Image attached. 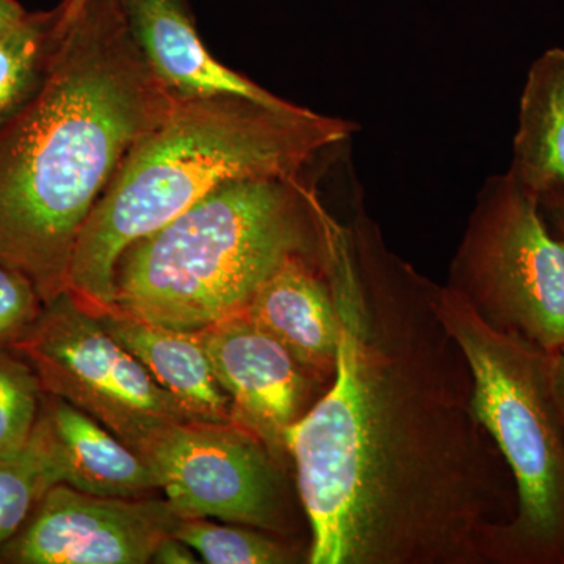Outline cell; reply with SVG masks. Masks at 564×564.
Here are the masks:
<instances>
[{"label":"cell","instance_id":"cell-15","mask_svg":"<svg viewBox=\"0 0 564 564\" xmlns=\"http://www.w3.org/2000/svg\"><path fill=\"white\" fill-rule=\"evenodd\" d=\"M508 173L538 196L564 188L563 47L543 52L530 66Z\"/></svg>","mask_w":564,"mask_h":564},{"label":"cell","instance_id":"cell-13","mask_svg":"<svg viewBox=\"0 0 564 564\" xmlns=\"http://www.w3.org/2000/svg\"><path fill=\"white\" fill-rule=\"evenodd\" d=\"M43 413L54 434L63 484L104 497H152L159 491L150 463L79 408L44 393Z\"/></svg>","mask_w":564,"mask_h":564},{"label":"cell","instance_id":"cell-22","mask_svg":"<svg viewBox=\"0 0 564 564\" xmlns=\"http://www.w3.org/2000/svg\"><path fill=\"white\" fill-rule=\"evenodd\" d=\"M540 207L549 228L564 240V188H555L540 196Z\"/></svg>","mask_w":564,"mask_h":564},{"label":"cell","instance_id":"cell-14","mask_svg":"<svg viewBox=\"0 0 564 564\" xmlns=\"http://www.w3.org/2000/svg\"><path fill=\"white\" fill-rule=\"evenodd\" d=\"M98 317L193 419L232 422L231 399L215 378L198 332H177L115 311Z\"/></svg>","mask_w":564,"mask_h":564},{"label":"cell","instance_id":"cell-4","mask_svg":"<svg viewBox=\"0 0 564 564\" xmlns=\"http://www.w3.org/2000/svg\"><path fill=\"white\" fill-rule=\"evenodd\" d=\"M332 218L304 176L229 182L126 248L113 311L199 332L242 313L289 259L325 254Z\"/></svg>","mask_w":564,"mask_h":564},{"label":"cell","instance_id":"cell-5","mask_svg":"<svg viewBox=\"0 0 564 564\" xmlns=\"http://www.w3.org/2000/svg\"><path fill=\"white\" fill-rule=\"evenodd\" d=\"M433 306L462 348L474 411L510 467L513 521L497 533L492 564H564V421L552 384V352L486 325L445 285Z\"/></svg>","mask_w":564,"mask_h":564},{"label":"cell","instance_id":"cell-7","mask_svg":"<svg viewBox=\"0 0 564 564\" xmlns=\"http://www.w3.org/2000/svg\"><path fill=\"white\" fill-rule=\"evenodd\" d=\"M31 364L44 393L91 415L133 451L192 415L68 292L7 345Z\"/></svg>","mask_w":564,"mask_h":564},{"label":"cell","instance_id":"cell-19","mask_svg":"<svg viewBox=\"0 0 564 564\" xmlns=\"http://www.w3.org/2000/svg\"><path fill=\"white\" fill-rule=\"evenodd\" d=\"M44 391L31 364L0 350V458L20 452L32 437Z\"/></svg>","mask_w":564,"mask_h":564},{"label":"cell","instance_id":"cell-6","mask_svg":"<svg viewBox=\"0 0 564 564\" xmlns=\"http://www.w3.org/2000/svg\"><path fill=\"white\" fill-rule=\"evenodd\" d=\"M445 288L497 332L547 352L564 345V240L508 172L478 192Z\"/></svg>","mask_w":564,"mask_h":564},{"label":"cell","instance_id":"cell-24","mask_svg":"<svg viewBox=\"0 0 564 564\" xmlns=\"http://www.w3.org/2000/svg\"><path fill=\"white\" fill-rule=\"evenodd\" d=\"M28 14L17 0H0V33L20 24Z\"/></svg>","mask_w":564,"mask_h":564},{"label":"cell","instance_id":"cell-20","mask_svg":"<svg viewBox=\"0 0 564 564\" xmlns=\"http://www.w3.org/2000/svg\"><path fill=\"white\" fill-rule=\"evenodd\" d=\"M44 304L24 274L0 265V345H9L39 318Z\"/></svg>","mask_w":564,"mask_h":564},{"label":"cell","instance_id":"cell-17","mask_svg":"<svg viewBox=\"0 0 564 564\" xmlns=\"http://www.w3.org/2000/svg\"><path fill=\"white\" fill-rule=\"evenodd\" d=\"M55 13L28 14L0 33V124L31 99L43 77L52 46Z\"/></svg>","mask_w":564,"mask_h":564},{"label":"cell","instance_id":"cell-18","mask_svg":"<svg viewBox=\"0 0 564 564\" xmlns=\"http://www.w3.org/2000/svg\"><path fill=\"white\" fill-rule=\"evenodd\" d=\"M173 536L191 545L203 563L288 564L299 562L295 549L251 527L215 524L209 519H180Z\"/></svg>","mask_w":564,"mask_h":564},{"label":"cell","instance_id":"cell-8","mask_svg":"<svg viewBox=\"0 0 564 564\" xmlns=\"http://www.w3.org/2000/svg\"><path fill=\"white\" fill-rule=\"evenodd\" d=\"M181 519H220L288 536L285 459L236 422L181 421L141 451Z\"/></svg>","mask_w":564,"mask_h":564},{"label":"cell","instance_id":"cell-11","mask_svg":"<svg viewBox=\"0 0 564 564\" xmlns=\"http://www.w3.org/2000/svg\"><path fill=\"white\" fill-rule=\"evenodd\" d=\"M121 6L144 61L174 98L240 96L269 106L288 102L206 50L187 0H121Z\"/></svg>","mask_w":564,"mask_h":564},{"label":"cell","instance_id":"cell-9","mask_svg":"<svg viewBox=\"0 0 564 564\" xmlns=\"http://www.w3.org/2000/svg\"><path fill=\"white\" fill-rule=\"evenodd\" d=\"M180 519L158 497H104L55 485L0 547V563H150Z\"/></svg>","mask_w":564,"mask_h":564},{"label":"cell","instance_id":"cell-1","mask_svg":"<svg viewBox=\"0 0 564 564\" xmlns=\"http://www.w3.org/2000/svg\"><path fill=\"white\" fill-rule=\"evenodd\" d=\"M336 369L285 432L311 564H492L510 467L474 411L469 362L432 281L364 218L329 228Z\"/></svg>","mask_w":564,"mask_h":564},{"label":"cell","instance_id":"cell-21","mask_svg":"<svg viewBox=\"0 0 564 564\" xmlns=\"http://www.w3.org/2000/svg\"><path fill=\"white\" fill-rule=\"evenodd\" d=\"M151 563L162 564H196L199 563L198 554L181 541L180 538L166 536L155 549Z\"/></svg>","mask_w":564,"mask_h":564},{"label":"cell","instance_id":"cell-3","mask_svg":"<svg viewBox=\"0 0 564 564\" xmlns=\"http://www.w3.org/2000/svg\"><path fill=\"white\" fill-rule=\"evenodd\" d=\"M355 131L350 121L289 101L176 99L129 151L91 210L74 247L66 292L93 314L111 313L115 269L126 248L229 182L303 177L318 155Z\"/></svg>","mask_w":564,"mask_h":564},{"label":"cell","instance_id":"cell-2","mask_svg":"<svg viewBox=\"0 0 564 564\" xmlns=\"http://www.w3.org/2000/svg\"><path fill=\"white\" fill-rule=\"evenodd\" d=\"M174 101L121 0H91L52 28L39 87L0 124V265L28 276L44 306L66 292L82 228L126 155Z\"/></svg>","mask_w":564,"mask_h":564},{"label":"cell","instance_id":"cell-12","mask_svg":"<svg viewBox=\"0 0 564 564\" xmlns=\"http://www.w3.org/2000/svg\"><path fill=\"white\" fill-rule=\"evenodd\" d=\"M328 251L282 263L242 311L326 384L339 348V315L326 272Z\"/></svg>","mask_w":564,"mask_h":564},{"label":"cell","instance_id":"cell-10","mask_svg":"<svg viewBox=\"0 0 564 564\" xmlns=\"http://www.w3.org/2000/svg\"><path fill=\"white\" fill-rule=\"evenodd\" d=\"M198 334L218 384L231 399L232 422L258 436L278 458L291 459L285 432L306 413L314 386L326 383L243 313Z\"/></svg>","mask_w":564,"mask_h":564},{"label":"cell","instance_id":"cell-23","mask_svg":"<svg viewBox=\"0 0 564 564\" xmlns=\"http://www.w3.org/2000/svg\"><path fill=\"white\" fill-rule=\"evenodd\" d=\"M552 384L564 421V345L558 351L552 352Z\"/></svg>","mask_w":564,"mask_h":564},{"label":"cell","instance_id":"cell-16","mask_svg":"<svg viewBox=\"0 0 564 564\" xmlns=\"http://www.w3.org/2000/svg\"><path fill=\"white\" fill-rule=\"evenodd\" d=\"M63 481L61 455L41 408L29 443L0 458V547L20 532L47 491Z\"/></svg>","mask_w":564,"mask_h":564},{"label":"cell","instance_id":"cell-25","mask_svg":"<svg viewBox=\"0 0 564 564\" xmlns=\"http://www.w3.org/2000/svg\"><path fill=\"white\" fill-rule=\"evenodd\" d=\"M90 2L91 0H63L58 9L54 10L55 28H63V25L68 24V22L73 21Z\"/></svg>","mask_w":564,"mask_h":564}]
</instances>
